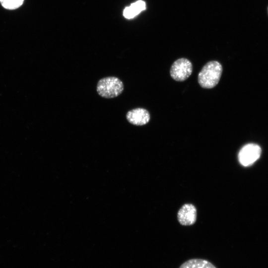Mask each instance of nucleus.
Returning a JSON list of instances; mask_svg holds the SVG:
<instances>
[{
    "label": "nucleus",
    "instance_id": "1",
    "mask_svg": "<svg viewBox=\"0 0 268 268\" xmlns=\"http://www.w3.org/2000/svg\"><path fill=\"white\" fill-rule=\"evenodd\" d=\"M222 72L220 63L211 61L207 63L198 74V82L204 88L214 87L219 82Z\"/></svg>",
    "mask_w": 268,
    "mask_h": 268
},
{
    "label": "nucleus",
    "instance_id": "2",
    "mask_svg": "<svg viewBox=\"0 0 268 268\" xmlns=\"http://www.w3.org/2000/svg\"><path fill=\"white\" fill-rule=\"evenodd\" d=\"M97 92L101 97L113 98L120 95L124 90L123 82L118 77L109 76L100 79L97 85Z\"/></svg>",
    "mask_w": 268,
    "mask_h": 268
},
{
    "label": "nucleus",
    "instance_id": "3",
    "mask_svg": "<svg viewBox=\"0 0 268 268\" xmlns=\"http://www.w3.org/2000/svg\"><path fill=\"white\" fill-rule=\"evenodd\" d=\"M193 71L192 63L186 58H181L175 61L171 67V77L177 81H183L188 79Z\"/></svg>",
    "mask_w": 268,
    "mask_h": 268
},
{
    "label": "nucleus",
    "instance_id": "4",
    "mask_svg": "<svg viewBox=\"0 0 268 268\" xmlns=\"http://www.w3.org/2000/svg\"><path fill=\"white\" fill-rule=\"evenodd\" d=\"M261 154L260 147L256 144L249 143L244 146L238 154L240 163L244 166L253 164L257 160Z\"/></svg>",
    "mask_w": 268,
    "mask_h": 268
},
{
    "label": "nucleus",
    "instance_id": "5",
    "mask_svg": "<svg viewBox=\"0 0 268 268\" xmlns=\"http://www.w3.org/2000/svg\"><path fill=\"white\" fill-rule=\"evenodd\" d=\"M177 217L181 224L185 226L193 225L196 220L197 209L192 204H185L179 210Z\"/></svg>",
    "mask_w": 268,
    "mask_h": 268
},
{
    "label": "nucleus",
    "instance_id": "6",
    "mask_svg": "<svg viewBox=\"0 0 268 268\" xmlns=\"http://www.w3.org/2000/svg\"><path fill=\"white\" fill-rule=\"evenodd\" d=\"M127 120L135 126H143L150 121V116L148 111L142 108H137L129 111L127 115Z\"/></svg>",
    "mask_w": 268,
    "mask_h": 268
},
{
    "label": "nucleus",
    "instance_id": "7",
    "mask_svg": "<svg viewBox=\"0 0 268 268\" xmlns=\"http://www.w3.org/2000/svg\"><path fill=\"white\" fill-rule=\"evenodd\" d=\"M179 268H217L209 261L202 259H192L183 263Z\"/></svg>",
    "mask_w": 268,
    "mask_h": 268
},
{
    "label": "nucleus",
    "instance_id": "8",
    "mask_svg": "<svg viewBox=\"0 0 268 268\" xmlns=\"http://www.w3.org/2000/svg\"><path fill=\"white\" fill-rule=\"evenodd\" d=\"M145 8V2L142 0H138L126 7L124 10L123 14L127 18H132Z\"/></svg>",
    "mask_w": 268,
    "mask_h": 268
},
{
    "label": "nucleus",
    "instance_id": "9",
    "mask_svg": "<svg viewBox=\"0 0 268 268\" xmlns=\"http://www.w3.org/2000/svg\"><path fill=\"white\" fill-rule=\"evenodd\" d=\"M24 0H0L2 6L8 9H14L20 6Z\"/></svg>",
    "mask_w": 268,
    "mask_h": 268
},
{
    "label": "nucleus",
    "instance_id": "10",
    "mask_svg": "<svg viewBox=\"0 0 268 268\" xmlns=\"http://www.w3.org/2000/svg\"><path fill=\"white\" fill-rule=\"evenodd\" d=\"M267 11H268V8H267Z\"/></svg>",
    "mask_w": 268,
    "mask_h": 268
}]
</instances>
